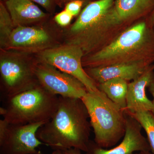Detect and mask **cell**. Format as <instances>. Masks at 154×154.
<instances>
[{
    "instance_id": "obj_1",
    "label": "cell",
    "mask_w": 154,
    "mask_h": 154,
    "mask_svg": "<svg viewBox=\"0 0 154 154\" xmlns=\"http://www.w3.org/2000/svg\"><path fill=\"white\" fill-rule=\"evenodd\" d=\"M59 97L55 113L39 128L36 136L53 150L76 148L86 152L91 126L85 105L82 99Z\"/></svg>"
},
{
    "instance_id": "obj_2",
    "label": "cell",
    "mask_w": 154,
    "mask_h": 154,
    "mask_svg": "<svg viewBox=\"0 0 154 154\" xmlns=\"http://www.w3.org/2000/svg\"><path fill=\"white\" fill-rule=\"evenodd\" d=\"M123 21L119 16L114 0L89 3L66 32V44L79 46L84 55L96 49L106 33Z\"/></svg>"
},
{
    "instance_id": "obj_3",
    "label": "cell",
    "mask_w": 154,
    "mask_h": 154,
    "mask_svg": "<svg viewBox=\"0 0 154 154\" xmlns=\"http://www.w3.org/2000/svg\"><path fill=\"white\" fill-rule=\"evenodd\" d=\"M149 36L145 22L134 25L110 44L82 60L83 66L95 67L140 62L151 63L152 61L146 58L153 52Z\"/></svg>"
},
{
    "instance_id": "obj_4",
    "label": "cell",
    "mask_w": 154,
    "mask_h": 154,
    "mask_svg": "<svg viewBox=\"0 0 154 154\" xmlns=\"http://www.w3.org/2000/svg\"><path fill=\"white\" fill-rule=\"evenodd\" d=\"M82 99L88 111L95 143L105 149L116 145L125 134V111L99 90L88 92Z\"/></svg>"
},
{
    "instance_id": "obj_5",
    "label": "cell",
    "mask_w": 154,
    "mask_h": 154,
    "mask_svg": "<svg viewBox=\"0 0 154 154\" xmlns=\"http://www.w3.org/2000/svg\"><path fill=\"white\" fill-rule=\"evenodd\" d=\"M4 119L11 125L47 122L57 110L59 97L38 85L7 99Z\"/></svg>"
},
{
    "instance_id": "obj_6",
    "label": "cell",
    "mask_w": 154,
    "mask_h": 154,
    "mask_svg": "<svg viewBox=\"0 0 154 154\" xmlns=\"http://www.w3.org/2000/svg\"><path fill=\"white\" fill-rule=\"evenodd\" d=\"M84 56L79 46L65 44L50 47L38 52V62L44 63L71 75L84 85L88 92L99 90L98 85L86 72L82 64Z\"/></svg>"
},
{
    "instance_id": "obj_7",
    "label": "cell",
    "mask_w": 154,
    "mask_h": 154,
    "mask_svg": "<svg viewBox=\"0 0 154 154\" xmlns=\"http://www.w3.org/2000/svg\"><path fill=\"white\" fill-rule=\"evenodd\" d=\"M34 64L14 56L1 57L2 90L7 100L39 85L33 72Z\"/></svg>"
},
{
    "instance_id": "obj_8",
    "label": "cell",
    "mask_w": 154,
    "mask_h": 154,
    "mask_svg": "<svg viewBox=\"0 0 154 154\" xmlns=\"http://www.w3.org/2000/svg\"><path fill=\"white\" fill-rule=\"evenodd\" d=\"M33 72L39 85L56 96L82 99L88 92L76 78L47 63L34 64Z\"/></svg>"
},
{
    "instance_id": "obj_9",
    "label": "cell",
    "mask_w": 154,
    "mask_h": 154,
    "mask_svg": "<svg viewBox=\"0 0 154 154\" xmlns=\"http://www.w3.org/2000/svg\"><path fill=\"white\" fill-rule=\"evenodd\" d=\"M45 123L10 124L5 136L0 139V154H31L37 151L36 149L45 144L36 133Z\"/></svg>"
},
{
    "instance_id": "obj_10",
    "label": "cell",
    "mask_w": 154,
    "mask_h": 154,
    "mask_svg": "<svg viewBox=\"0 0 154 154\" xmlns=\"http://www.w3.org/2000/svg\"><path fill=\"white\" fill-rule=\"evenodd\" d=\"M125 113L126 131L121 142L115 147L107 149L90 140L85 154H133L135 152L151 151L147 138L142 134L141 125L135 119Z\"/></svg>"
},
{
    "instance_id": "obj_11",
    "label": "cell",
    "mask_w": 154,
    "mask_h": 154,
    "mask_svg": "<svg viewBox=\"0 0 154 154\" xmlns=\"http://www.w3.org/2000/svg\"><path fill=\"white\" fill-rule=\"evenodd\" d=\"M51 37L44 28L34 26L16 27L6 48L21 52H38L49 48Z\"/></svg>"
},
{
    "instance_id": "obj_12",
    "label": "cell",
    "mask_w": 154,
    "mask_h": 154,
    "mask_svg": "<svg viewBox=\"0 0 154 154\" xmlns=\"http://www.w3.org/2000/svg\"><path fill=\"white\" fill-rule=\"evenodd\" d=\"M154 66H149L138 78L129 83L125 112L131 113L152 112L153 105L147 96L146 89L154 79Z\"/></svg>"
},
{
    "instance_id": "obj_13",
    "label": "cell",
    "mask_w": 154,
    "mask_h": 154,
    "mask_svg": "<svg viewBox=\"0 0 154 154\" xmlns=\"http://www.w3.org/2000/svg\"><path fill=\"white\" fill-rule=\"evenodd\" d=\"M150 63L147 62H140L85 69L87 74L98 85L115 78L133 81L138 78L150 66Z\"/></svg>"
},
{
    "instance_id": "obj_14",
    "label": "cell",
    "mask_w": 154,
    "mask_h": 154,
    "mask_svg": "<svg viewBox=\"0 0 154 154\" xmlns=\"http://www.w3.org/2000/svg\"><path fill=\"white\" fill-rule=\"evenodd\" d=\"M5 4L15 28L29 26L42 21L48 16L31 0H7Z\"/></svg>"
},
{
    "instance_id": "obj_15",
    "label": "cell",
    "mask_w": 154,
    "mask_h": 154,
    "mask_svg": "<svg viewBox=\"0 0 154 154\" xmlns=\"http://www.w3.org/2000/svg\"><path fill=\"white\" fill-rule=\"evenodd\" d=\"M128 82L123 79L115 78L99 84L98 88L111 101L125 110Z\"/></svg>"
},
{
    "instance_id": "obj_16",
    "label": "cell",
    "mask_w": 154,
    "mask_h": 154,
    "mask_svg": "<svg viewBox=\"0 0 154 154\" xmlns=\"http://www.w3.org/2000/svg\"><path fill=\"white\" fill-rule=\"evenodd\" d=\"M154 0H115L114 6L122 21L141 14L149 8Z\"/></svg>"
},
{
    "instance_id": "obj_17",
    "label": "cell",
    "mask_w": 154,
    "mask_h": 154,
    "mask_svg": "<svg viewBox=\"0 0 154 154\" xmlns=\"http://www.w3.org/2000/svg\"><path fill=\"white\" fill-rule=\"evenodd\" d=\"M15 27L5 5L0 3V45L6 48L9 38Z\"/></svg>"
},
{
    "instance_id": "obj_18",
    "label": "cell",
    "mask_w": 154,
    "mask_h": 154,
    "mask_svg": "<svg viewBox=\"0 0 154 154\" xmlns=\"http://www.w3.org/2000/svg\"><path fill=\"white\" fill-rule=\"evenodd\" d=\"M125 113L135 119L140 123L146 134L151 152L154 154V116L151 111L131 113Z\"/></svg>"
},
{
    "instance_id": "obj_19",
    "label": "cell",
    "mask_w": 154,
    "mask_h": 154,
    "mask_svg": "<svg viewBox=\"0 0 154 154\" xmlns=\"http://www.w3.org/2000/svg\"><path fill=\"white\" fill-rule=\"evenodd\" d=\"M73 16L68 11L64 10L59 13L54 17L55 22L62 27H65L69 25Z\"/></svg>"
},
{
    "instance_id": "obj_20",
    "label": "cell",
    "mask_w": 154,
    "mask_h": 154,
    "mask_svg": "<svg viewBox=\"0 0 154 154\" xmlns=\"http://www.w3.org/2000/svg\"><path fill=\"white\" fill-rule=\"evenodd\" d=\"M82 0H73L67 3L65 10L68 11L73 16H76L79 14L82 6Z\"/></svg>"
},
{
    "instance_id": "obj_21",
    "label": "cell",
    "mask_w": 154,
    "mask_h": 154,
    "mask_svg": "<svg viewBox=\"0 0 154 154\" xmlns=\"http://www.w3.org/2000/svg\"><path fill=\"white\" fill-rule=\"evenodd\" d=\"M43 7L49 13H53L55 10L57 0H31Z\"/></svg>"
},
{
    "instance_id": "obj_22",
    "label": "cell",
    "mask_w": 154,
    "mask_h": 154,
    "mask_svg": "<svg viewBox=\"0 0 154 154\" xmlns=\"http://www.w3.org/2000/svg\"><path fill=\"white\" fill-rule=\"evenodd\" d=\"M10 125L9 122L4 119L0 120V139H2L5 136Z\"/></svg>"
},
{
    "instance_id": "obj_23",
    "label": "cell",
    "mask_w": 154,
    "mask_h": 154,
    "mask_svg": "<svg viewBox=\"0 0 154 154\" xmlns=\"http://www.w3.org/2000/svg\"><path fill=\"white\" fill-rule=\"evenodd\" d=\"M62 154H82V151L79 149L71 148L61 151Z\"/></svg>"
},
{
    "instance_id": "obj_24",
    "label": "cell",
    "mask_w": 154,
    "mask_h": 154,
    "mask_svg": "<svg viewBox=\"0 0 154 154\" xmlns=\"http://www.w3.org/2000/svg\"><path fill=\"white\" fill-rule=\"evenodd\" d=\"M148 88L149 91L152 94L153 97V100L152 102L153 105V110L151 112L154 116V79L152 81Z\"/></svg>"
},
{
    "instance_id": "obj_25",
    "label": "cell",
    "mask_w": 154,
    "mask_h": 154,
    "mask_svg": "<svg viewBox=\"0 0 154 154\" xmlns=\"http://www.w3.org/2000/svg\"><path fill=\"white\" fill-rule=\"evenodd\" d=\"M7 113V110H6L5 107H0V114L1 115L4 116Z\"/></svg>"
},
{
    "instance_id": "obj_26",
    "label": "cell",
    "mask_w": 154,
    "mask_h": 154,
    "mask_svg": "<svg viewBox=\"0 0 154 154\" xmlns=\"http://www.w3.org/2000/svg\"><path fill=\"white\" fill-rule=\"evenodd\" d=\"M150 24L152 25H154V10L152 14L151 17Z\"/></svg>"
},
{
    "instance_id": "obj_27",
    "label": "cell",
    "mask_w": 154,
    "mask_h": 154,
    "mask_svg": "<svg viewBox=\"0 0 154 154\" xmlns=\"http://www.w3.org/2000/svg\"><path fill=\"white\" fill-rule=\"evenodd\" d=\"M135 154H153L151 151H140Z\"/></svg>"
},
{
    "instance_id": "obj_28",
    "label": "cell",
    "mask_w": 154,
    "mask_h": 154,
    "mask_svg": "<svg viewBox=\"0 0 154 154\" xmlns=\"http://www.w3.org/2000/svg\"><path fill=\"white\" fill-rule=\"evenodd\" d=\"M51 154H62V153L61 151L59 150H54Z\"/></svg>"
},
{
    "instance_id": "obj_29",
    "label": "cell",
    "mask_w": 154,
    "mask_h": 154,
    "mask_svg": "<svg viewBox=\"0 0 154 154\" xmlns=\"http://www.w3.org/2000/svg\"><path fill=\"white\" fill-rule=\"evenodd\" d=\"M31 154H44V153L40 151H37Z\"/></svg>"
},
{
    "instance_id": "obj_30",
    "label": "cell",
    "mask_w": 154,
    "mask_h": 154,
    "mask_svg": "<svg viewBox=\"0 0 154 154\" xmlns=\"http://www.w3.org/2000/svg\"><path fill=\"white\" fill-rule=\"evenodd\" d=\"M62 1V2H67V1H73V0H57V2H58V1Z\"/></svg>"
},
{
    "instance_id": "obj_31",
    "label": "cell",
    "mask_w": 154,
    "mask_h": 154,
    "mask_svg": "<svg viewBox=\"0 0 154 154\" xmlns=\"http://www.w3.org/2000/svg\"><path fill=\"white\" fill-rule=\"evenodd\" d=\"M7 0H1V1H2V2H6Z\"/></svg>"
}]
</instances>
